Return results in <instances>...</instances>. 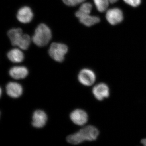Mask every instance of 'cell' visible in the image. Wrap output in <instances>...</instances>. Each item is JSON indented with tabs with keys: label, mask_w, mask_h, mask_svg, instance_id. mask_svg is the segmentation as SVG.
Returning a JSON list of instances; mask_svg holds the SVG:
<instances>
[{
	"label": "cell",
	"mask_w": 146,
	"mask_h": 146,
	"mask_svg": "<svg viewBox=\"0 0 146 146\" xmlns=\"http://www.w3.org/2000/svg\"><path fill=\"white\" fill-rule=\"evenodd\" d=\"M78 79L79 81L84 86H90L96 81V74L90 69H82L79 73Z\"/></svg>",
	"instance_id": "5b68a950"
},
{
	"label": "cell",
	"mask_w": 146,
	"mask_h": 146,
	"mask_svg": "<svg viewBox=\"0 0 146 146\" xmlns=\"http://www.w3.org/2000/svg\"><path fill=\"white\" fill-rule=\"evenodd\" d=\"M6 89L7 95L12 98H19L23 94V87L20 84L17 82H9L7 85Z\"/></svg>",
	"instance_id": "30bf717a"
},
{
	"label": "cell",
	"mask_w": 146,
	"mask_h": 146,
	"mask_svg": "<svg viewBox=\"0 0 146 146\" xmlns=\"http://www.w3.org/2000/svg\"><path fill=\"white\" fill-rule=\"evenodd\" d=\"M92 5L90 3H83L79 10L76 13V16L80 18L83 16L89 15L92 10Z\"/></svg>",
	"instance_id": "9a60e30c"
},
{
	"label": "cell",
	"mask_w": 146,
	"mask_h": 146,
	"mask_svg": "<svg viewBox=\"0 0 146 146\" xmlns=\"http://www.w3.org/2000/svg\"><path fill=\"white\" fill-rule=\"evenodd\" d=\"M52 36L49 28L45 24H41L35 29L32 41L38 46H44L50 41Z\"/></svg>",
	"instance_id": "7a4b0ae2"
},
{
	"label": "cell",
	"mask_w": 146,
	"mask_h": 146,
	"mask_svg": "<svg viewBox=\"0 0 146 146\" xmlns=\"http://www.w3.org/2000/svg\"><path fill=\"white\" fill-rule=\"evenodd\" d=\"M7 57L11 61L15 63H21L24 59L23 53L17 48L13 49L9 52Z\"/></svg>",
	"instance_id": "4fadbf2b"
},
{
	"label": "cell",
	"mask_w": 146,
	"mask_h": 146,
	"mask_svg": "<svg viewBox=\"0 0 146 146\" xmlns=\"http://www.w3.org/2000/svg\"><path fill=\"white\" fill-rule=\"evenodd\" d=\"M124 1L133 7H137L140 5L141 2V0H123Z\"/></svg>",
	"instance_id": "ac0fdd59"
},
{
	"label": "cell",
	"mask_w": 146,
	"mask_h": 146,
	"mask_svg": "<svg viewBox=\"0 0 146 146\" xmlns=\"http://www.w3.org/2000/svg\"><path fill=\"white\" fill-rule=\"evenodd\" d=\"M79 19L82 24L86 27L92 26L100 22V19L98 17L91 16L90 14L83 16Z\"/></svg>",
	"instance_id": "5bb4252c"
},
{
	"label": "cell",
	"mask_w": 146,
	"mask_h": 146,
	"mask_svg": "<svg viewBox=\"0 0 146 146\" xmlns=\"http://www.w3.org/2000/svg\"><path fill=\"white\" fill-rule=\"evenodd\" d=\"M141 143H142V144H143V145H144V146H146V138L143 139V140L141 141Z\"/></svg>",
	"instance_id": "d6986e66"
},
{
	"label": "cell",
	"mask_w": 146,
	"mask_h": 146,
	"mask_svg": "<svg viewBox=\"0 0 146 146\" xmlns=\"http://www.w3.org/2000/svg\"><path fill=\"white\" fill-rule=\"evenodd\" d=\"M17 18L21 23H28L32 20L33 13L30 7L27 6L24 7L18 10Z\"/></svg>",
	"instance_id": "8fae6325"
},
{
	"label": "cell",
	"mask_w": 146,
	"mask_h": 146,
	"mask_svg": "<svg viewBox=\"0 0 146 146\" xmlns=\"http://www.w3.org/2000/svg\"><path fill=\"white\" fill-rule=\"evenodd\" d=\"M94 1L97 10L100 12L106 11L110 3V0H94Z\"/></svg>",
	"instance_id": "2e32d148"
},
{
	"label": "cell",
	"mask_w": 146,
	"mask_h": 146,
	"mask_svg": "<svg viewBox=\"0 0 146 146\" xmlns=\"http://www.w3.org/2000/svg\"><path fill=\"white\" fill-rule=\"evenodd\" d=\"M68 51L66 45L60 43H53L51 44L49 50V54L51 57L58 62H63L65 55Z\"/></svg>",
	"instance_id": "3957f363"
},
{
	"label": "cell",
	"mask_w": 146,
	"mask_h": 146,
	"mask_svg": "<svg viewBox=\"0 0 146 146\" xmlns=\"http://www.w3.org/2000/svg\"><path fill=\"white\" fill-rule=\"evenodd\" d=\"M28 74V70L24 66H15L11 68L9 71L10 76L17 80L25 78Z\"/></svg>",
	"instance_id": "7c38bea8"
},
{
	"label": "cell",
	"mask_w": 146,
	"mask_h": 146,
	"mask_svg": "<svg viewBox=\"0 0 146 146\" xmlns=\"http://www.w3.org/2000/svg\"><path fill=\"white\" fill-rule=\"evenodd\" d=\"M11 44L21 49L26 50L30 44L31 39L28 35L23 34L20 28L11 29L7 33Z\"/></svg>",
	"instance_id": "6da1fadb"
},
{
	"label": "cell",
	"mask_w": 146,
	"mask_h": 146,
	"mask_svg": "<svg viewBox=\"0 0 146 146\" xmlns=\"http://www.w3.org/2000/svg\"><path fill=\"white\" fill-rule=\"evenodd\" d=\"M48 119L46 114L43 110H37L33 113L32 125L36 128H41L46 125Z\"/></svg>",
	"instance_id": "9c48e42d"
},
{
	"label": "cell",
	"mask_w": 146,
	"mask_h": 146,
	"mask_svg": "<svg viewBox=\"0 0 146 146\" xmlns=\"http://www.w3.org/2000/svg\"><path fill=\"white\" fill-rule=\"evenodd\" d=\"M106 18L110 24L115 25L120 23L123 21V14L120 9L113 8L107 11Z\"/></svg>",
	"instance_id": "8992f818"
},
{
	"label": "cell",
	"mask_w": 146,
	"mask_h": 146,
	"mask_svg": "<svg viewBox=\"0 0 146 146\" xmlns=\"http://www.w3.org/2000/svg\"><path fill=\"white\" fill-rule=\"evenodd\" d=\"M70 118L75 124L82 126L87 123L88 116L84 110L81 109H77L74 110L70 115Z\"/></svg>",
	"instance_id": "ba28073f"
},
{
	"label": "cell",
	"mask_w": 146,
	"mask_h": 146,
	"mask_svg": "<svg viewBox=\"0 0 146 146\" xmlns=\"http://www.w3.org/2000/svg\"><path fill=\"white\" fill-rule=\"evenodd\" d=\"M118 0H110V3H116V2Z\"/></svg>",
	"instance_id": "ffe728a7"
},
{
	"label": "cell",
	"mask_w": 146,
	"mask_h": 146,
	"mask_svg": "<svg viewBox=\"0 0 146 146\" xmlns=\"http://www.w3.org/2000/svg\"><path fill=\"white\" fill-rule=\"evenodd\" d=\"M92 92L95 98L99 101L108 98L110 94L109 87L104 83H100L95 85Z\"/></svg>",
	"instance_id": "52a82bcc"
},
{
	"label": "cell",
	"mask_w": 146,
	"mask_h": 146,
	"mask_svg": "<svg viewBox=\"0 0 146 146\" xmlns=\"http://www.w3.org/2000/svg\"><path fill=\"white\" fill-rule=\"evenodd\" d=\"M85 1L86 0H63L64 3L69 6H74Z\"/></svg>",
	"instance_id": "e0dca14e"
},
{
	"label": "cell",
	"mask_w": 146,
	"mask_h": 146,
	"mask_svg": "<svg viewBox=\"0 0 146 146\" xmlns=\"http://www.w3.org/2000/svg\"><path fill=\"white\" fill-rule=\"evenodd\" d=\"M82 143L85 141H92L96 140L99 134L98 129L94 126L88 125L77 132Z\"/></svg>",
	"instance_id": "277c9868"
}]
</instances>
